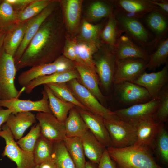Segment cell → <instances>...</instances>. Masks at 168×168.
Segmentation results:
<instances>
[{
  "label": "cell",
  "mask_w": 168,
  "mask_h": 168,
  "mask_svg": "<svg viewBox=\"0 0 168 168\" xmlns=\"http://www.w3.org/2000/svg\"><path fill=\"white\" fill-rule=\"evenodd\" d=\"M58 7L43 23L18 62L17 71L26 67L53 62L62 53L64 23Z\"/></svg>",
  "instance_id": "cell-1"
},
{
  "label": "cell",
  "mask_w": 168,
  "mask_h": 168,
  "mask_svg": "<svg viewBox=\"0 0 168 168\" xmlns=\"http://www.w3.org/2000/svg\"><path fill=\"white\" fill-rule=\"evenodd\" d=\"M116 168H163L153 158L151 152L131 146L124 148H106Z\"/></svg>",
  "instance_id": "cell-2"
},
{
  "label": "cell",
  "mask_w": 168,
  "mask_h": 168,
  "mask_svg": "<svg viewBox=\"0 0 168 168\" xmlns=\"http://www.w3.org/2000/svg\"><path fill=\"white\" fill-rule=\"evenodd\" d=\"M17 71L13 57L7 53L3 47L0 49V99L7 100L19 98L25 87L18 91L14 80Z\"/></svg>",
  "instance_id": "cell-3"
},
{
  "label": "cell",
  "mask_w": 168,
  "mask_h": 168,
  "mask_svg": "<svg viewBox=\"0 0 168 168\" xmlns=\"http://www.w3.org/2000/svg\"><path fill=\"white\" fill-rule=\"evenodd\" d=\"M93 59L99 85L106 92H110L114 86L116 62L113 51L102 43L100 48L94 54Z\"/></svg>",
  "instance_id": "cell-4"
},
{
  "label": "cell",
  "mask_w": 168,
  "mask_h": 168,
  "mask_svg": "<svg viewBox=\"0 0 168 168\" xmlns=\"http://www.w3.org/2000/svg\"><path fill=\"white\" fill-rule=\"evenodd\" d=\"M112 147L124 148L133 146L136 138V128L134 124L121 120L117 118L104 119Z\"/></svg>",
  "instance_id": "cell-5"
},
{
  "label": "cell",
  "mask_w": 168,
  "mask_h": 168,
  "mask_svg": "<svg viewBox=\"0 0 168 168\" xmlns=\"http://www.w3.org/2000/svg\"><path fill=\"white\" fill-rule=\"evenodd\" d=\"M0 137L3 138L6 146L2 153L15 162L16 168H34L37 165L35 162L33 152L26 151L21 148L15 141L8 127L5 124L0 130Z\"/></svg>",
  "instance_id": "cell-6"
},
{
  "label": "cell",
  "mask_w": 168,
  "mask_h": 168,
  "mask_svg": "<svg viewBox=\"0 0 168 168\" xmlns=\"http://www.w3.org/2000/svg\"><path fill=\"white\" fill-rule=\"evenodd\" d=\"M66 83L75 97L87 110L105 119L116 118L113 111L101 104L96 97L77 79H72Z\"/></svg>",
  "instance_id": "cell-7"
},
{
  "label": "cell",
  "mask_w": 168,
  "mask_h": 168,
  "mask_svg": "<svg viewBox=\"0 0 168 168\" xmlns=\"http://www.w3.org/2000/svg\"><path fill=\"white\" fill-rule=\"evenodd\" d=\"M74 62L61 55L53 62L31 67L19 76V84L25 87L30 82L40 77L48 75L58 71L75 69Z\"/></svg>",
  "instance_id": "cell-8"
},
{
  "label": "cell",
  "mask_w": 168,
  "mask_h": 168,
  "mask_svg": "<svg viewBox=\"0 0 168 168\" xmlns=\"http://www.w3.org/2000/svg\"><path fill=\"white\" fill-rule=\"evenodd\" d=\"M114 13L123 33L144 49L151 46L150 35L138 19L116 11Z\"/></svg>",
  "instance_id": "cell-9"
},
{
  "label": "cell",
  "mask_w": 168,
  "mask_h": 168,
  "mask_svg": "<svg viewBox=\"0 0 168 168\" xmlns=\"http://www.w3.org/2000/svg\"><path fill=\"white\" fill-rule=\"evenodd\" d=\"M159 104L158 98L152 99L147 102L134 105L113 112L116 118L135 124L142 120L154 118Z\"/></svg>",
  "instance_id": "cell-10"
},
{
  "label": "cell",
  "mask_w": 168,
  "mask_h": 168,
  "mask_svg": "<svg viewBox=\"0 0 168 168\" xmlns=\"http://www.w3.org/2000/svg\"><path fill=\"white\" fill-rule=\"evenodd\" d=\"M116 99L124 105L131 106L143 103L152 98L143 87L130 82H124L114 85Z\"/></svg>",
  "instance_id": "cell-11"
},
{
  "label": "cell",
  "mask_w": 168,
  "mask_h": 168,
  "mask_svg": "<svg viewBox=\"0 0 168 168\" xmlns=\"http://www.w3.org/2000/svg\"><path fill=\"white\" fill-rule=\"evenodd\" d=\"M59 6L58 0H53L40 13L28 21L23 39L13 57L15 64L21 58L31 40L37 32L43 23Z\"/></svg>",
  "instance_id": "cell-12"
},
{
  "label": "cell",
  "mask_w": 168,
  "mask_h": 168,
  "mask_svg": "<svg viewBox=\"0 0 168 168\" xmlns=\"http://www.w3.org/2000/svg\"><path fill=\"white\" fill-rule=\"evenodd\" d=\"M147 63L146 61L138 58L116 60L114 85L132 82L145 72Z\"/></svg>",
  "instance_id": "cell-13"
},
{
  "label": "cell",
  "mask_w": 168,
  "mask_h": 168,
  "mask_svg": "<svg viewBox=\"0 0 168 168\" xmlns=\"http://www.w3.org/2000/svg\"><path fill=\"white\" fill-rule=\"evenodd\" d=\"M35 117L40 127L41 134L54 143L63 141L66 137L64 123L52 113L38 112Z\"/></svg>",
  "instance_id": "cell-14"
},
{
  "label": "cell",
  "mask_w": 168,
  "mask_h": 168,
  "mask_svg": "<svg viewBox=\"0 0 168 168\" xmlns=\"http://www.w3.org/2000/svg\"><path fill=\"white\" fill-rule=\"evenodd\" d=\"M168 81V62L161 70L149 73L145 72L131 82L146 89L152 99H157Z\"/></svg>",
  "instance_id": "cell-15"
},
{
  "label": "cell",
  "mask_w": 168,
  "mask_h": 168,
  "mask_svg": "<svg viewBox=\"0 0 168 168\" xmlns=\"http://www.w3.org/2000/svg\"><path fill=\"white\" fill-rule=\"evenodd\" d=\"M108 2L115 7V11L137 19L153 11L161 12L151 0H114Z\"/></svg>",
  "instance_id": "cell-16"
},
{
  "label": "cell",
  "mask_w": 168,
  "mask_h": 168,
  "mask_svg": "<svg viewBox=\"0 0 168 168\" xmlns=\"http://www.w3.org/2000/svg\"><path fill=\"white\" fill-rule=\"evenodd\" d=\"M42 94V98L36 101L21 100L19 98L0 100V106L11 110L13 114L31 111L52 113L49 106L48 97L44 90Z\"/></svg>",
  "instance_id": "cell-17"
},
{
  "label": "cell",
  "mask_w": 168,
  "mask_h": 168,
  "mask_svg": "<svg viewBox=\"0 0 168 168\" xmlns=\"http://www.w3.org/2000/svg\"><path fill=\"white\" fill-rule=\"evenodd\" d=\"M134 124L136 128V140L133 145L149 151L153 150L154 142L161 124L153 118L141 121Z\"/></svg>",
  "instance_id": "cell-18"
},
{
  "label": "cell",
  "mask_w": 168,
  "mask_h": 168,
  "mask_svg": "<svg viewBox=\"0 0 168 168\" xmlns=\"http://www.w3.org/2000/svg\"><path fill=\"white\" fill-rule=\"evenodd\" d=\"M88 129L96 138L106 148L112 145L104 118L87 110L75 106Z\"/></svg>",
  "instance_id": "cell-19"
},
{
  "label": "cell",
  "mask_w": 168,
  "mask_h": 168,
  "mask_svg": "<svg viewBox=\"0 0 168 168\" xmlns=\"http://www.w3.org/2000/svg\"><path fill=\"white\" fill-rule=\"evenodd\" d=\"M113 52L116 60L138 58L148 61L150 54L147 49L136 44L126 34L118 39Z\"/></svg>",
  "instance_id": "cell-20"
},
{
  "label": "cell",
  "mask_w": 168,
  "mask_h": 168,
  "mask_svg": "<svg viewBox=\"0 0 168 168\" xmlns=\"http://www.w3.org/2000/svg\"><path fill=\"white\" fill-rule=\"evenodd\" d=\"M74 62L79 76V80H77L104 105L106 98L100 89L99 80L96 70L84 63Z\"/></svg>",
  "instance_id": "cell-21"
},
{
  "label": "cell",
  "mask_w": 168,
  "mask_h": 168,
  "mask_svg": "<svg viewBox=\"0 0 168 168\" xmlns=\"http://www.w3.org/2000/svg\"><path fill=\"white\" fill-rule=\"evenodd\" d=\"M61 7L64 24L70 33L76 32L80 24L83 1L81 0H58Z\"/></svg>",
  "instance_id": "cell-22"
},
{
  "label": "cell",
  "mask_w": 168,
  "mask_h": 168,
  "mask_svg": "<svg viewBox=\"0 0 168 168\" xmlns=\"http://www.w3.org/2000/svg\"><path fill=\"white\" fill-rule=\"evenodd\" d=\"M35 115L31 112L11 113L5 124L9 128L15 139L22 137L26 130L36 122Z\"/></svg>",
  "instance_id": "cell-23"
},
{
  "label": "cell",
  "mask_w": 168,
  "mask_h": 168,
  "mask_svg": "<svg viewBox=\"0 0 168 168\" xmlns=\"http://www.w3.org/2000/svg\"><path fill=\"white\" fill-rule=\"evenodd\" d=\"M79 79V76L75 69L58 71L51 74L39 77L30 82L26 86L25 91L27 94L31 92L37 86L52 83L67 82L74 79Z\"/></svg>",
  "instance_id": "cell-24"
},
{
  "label": "cell",
  "mask_w": 168,
  "mask_h": 168,
  "mask_svg": "<svg viewBox=\"0 0 168 168\" xmlns=\"http://www.w3.org/2000/svg\"><path fill=\"white\" fill-rule=\"evenodd\" d=\"M167 16L157 11L151 12L146 15V24L155 36L151 43L150 46L153 48L156 47L159 42L165 38L168 30Z\"/></svg>",
  "instance_id": "cell-25"
},
{
  "label": "cell",
  "mask_w": 168,
  "mask_h": 168,
  "mask_svg": "<svg viewBox=\"0 0 168 168\" xmlns=\"http://www.w3.org/2000/svg\"><path fill=\"white\" fill-rule=\"evenodd\" d=\"M85 156L91 162L98 164L106 147L88 130L80 138Z\"/></svg>",
  "instance_id": "cell-26"
},
{
  "label": "cell",
  "mask_w": 168,
  "mask_h": 168,
  "mask_svg": "<svg viewBox=\"0 0 168 168\" xmlns=\"http://www.w3.org/2000/svg\"><path fill=\"white\" fill-rule=\"evenodd\" d=\"M27 21L17 23L6 32L3 47L13 57L23 39Z\"/></svg>",
  "instance_id": "cell-27"
},
{
  "label": "cell",
  "mask_w": 168,
  "mask_h": 168,
  "mask_svg": "<svg viewBox=\"0 0 168 168\" xmlns=\"http://www.w3.org/2000/svg\"><path fill=\"white\" fill-rule=\"evenodd\" d=\"M123 33L114 13L108 18L107 23L100 34V40L102 44L106 45L113 51Z\"/></svg>",
  "instance_id": "cell-28"
},
{
  "label": "cell",
  "mask_w": 168,
  "mask_h": 168,
  "mask_svg": "<svg viewBox=\"0 0 168 168\" xmlns=\"http://www.w3.org/2000/svg\"><path fill=\"white\" fill-rule=\"evenodd\" d=\"M66 137L80 138L88 130L75 106L69 111L64 122Z\"/></svg>",
  "instance_id": "cell-29"
},
{
  "label": "cell",
  "mask_w": 168,
  "mask_h": 168,
  "mask_svg": "<svg viewBox=\"0 0 168 168\" xmlns=\"http://www.w3.org/2000/svg\"><path fill=\"white\" fill-rule=\"evenodd\" d=\"M44 90L48 97L49 106L52 113L59 121L64 123L69 111L75 106L57 97L47 85H44Z\"/></svg>",
  "instance_id": "cell-30"
},
{
  "label": "cell",
  "mask_w": 168,
  "mask_h": 168,
  "mask_svg": "<svg viewBox=\"0 0 168 168\" xmlns=\"http://www.w3.org/2000/svg\"><path fill=\"white\" fill-rule=\"evenodd\" d=\"M103 25L102 22L94 24L83 19L76 39L93 44L99 49L102 44L100 34Z\"/></svg>",
  "instance_id": "cell-31"
},
{
  "label": "cell",
  "mask_w": 168,
  "mask_h": 168,
  "mask_svg": "<svg viewBox=\"0 0 168 168\" xmlns=\"http://www.w3.org/2000/svg\"><path fill=\"white\" fill-rule=\"evenodd\" d=\"M113 6L108 1L96 0L93 2L87 8L86 12V20L96 22L108 18L113 14Z\"/></svg>",
  "instance_id": "cell-32"
},
{
  "label": "cell",
  "mask_w": 168,
  "mask_h": 168,
  "mask_svg": "<svg viewBox=\"0 0 168 168\" xmlns=\"http://www.w3.org/2000/svg\"><path fill=\"white\" fill-rule=\"evenodd\" d=\"M63 141L76 168H85L86 161L80 138L66 137Z\"/></svg>",
  "instance_id": "cell-33"
},
{
  "label": "cell",
  "mask_w": 168,
  "mask_h": 168,
  "mask_svg": "<svg viewBox=\"0 0 168 168\" xmlns=\"http://www.w3.org/2000/svg\"><path fill=\"white\" fill-rule=\"evenodd\" d=\"M54 145V143L47 139L41 134L33 152L36 165H40L52 159Z\"/></svg>",
  "instance_id": "cell-34"
},
{
  "label": "cell",
  "mask_w": 168,
  "mask_h": 168,
  "mask_svg": "<svg viewBox=\"0 0 168 168\" xmlns=\"http://www.w3.org/2000/svg\"><path fill=\"white\" fill-rule=\"evenodd\" d=\"M157 46L155 51L150 54L149 60L147 64V69L150 70H155L168 62V38L161 40Z\"/></svg>",
  "instance_id": "cell-35"
},
{
  "label": "cell",
  "mask_w": 168,
  "mask_h": 168,
  "mask_svg": "<svg viewBox=\"0 0 168 168\" xmlns=\"http://www.w3.org/2000/svg\"><path fill=\"white\" fill-rule=\"evenodd\" d=\"M163 163L168 162V133L164 124H160L152 150Z\"/></svg>",
  "instance_id": "cell-36"
},
{
  "label": "cell",
  "mask_w": 168,
  "mask_h": 168,
  "mask_svg": "<svg viewBox=\"0 0 168 168\" xmlns=\"http://www.w3.org/2000/svg\"><path fill=\"white\" fill-rule=\"evenodd\" d=\"M52 159L56 168H76L63 141L54 143Z\"/></svg>",
  "instance_id": "cell-37"
},
{
  "label": "cell",
  "mask_w": 168,
  "mask_h": 168,
  "mask_svg": "<svg viewBox=\"0 0 168 168\" xmlns=\"http://www.w3.org/2000/svg\"><path fill=\"white\" fill-rule=\"evenodd\" d=\"M46 85L54 95L60 99L72 103L75 106L87 110L75 97L66 82L49 83Z\"/></svg>",
  "instance_id": "cell-38"
},
{
  "label": "cell",
  "mask_w": 168,
  "mask_h": 168,
  "mask_svg": "<svg viewBox=\"0 0 168 168\" xmlns=\"http://www.w3.org/2000/svg\"><path fill=\"white\" fill-rule=\"evenodd\" d=\"M53 0H35L23 10L17 14V23L26 22L37 16Z\"/></svg>",
  "instance_id": "cell-39"
},
{
  "label": "cell",
  "mask_w": 168,
  "mask_h": 168,
  "mask_svg": "<svg viewBox=\"0 0 168 168\" xmlns=\"http://www.w3.org/2000/svg\"><path fill=\"white\" fill-rule=\"evenodd\" d=\"M17 23V14L5 0L0 4V28L7 32Z\"/></svg>",
  "instance_id": "cell-40"
},
{
  "label": "cell",
  "mask_w": 168,
  "mask_h": 168,
  "mask_svg": "<svg viewBox=\"0 0 168 168\" xmlns=\"http://www.w3.org/2000/svg\"><path fill=\"white\" fill-rule=\"evenodd\" d=\"M76 39L78 56L82 63L96 70L93 56L99 48L93 44Z\"/></svg>",
  "instance_id": "cell-41"
},
{
  "label": "cell",
  "mask_w": 168,
  "mask_h": 168,
  "mask_svg": "<svg viewBox=\"0 0 168 168\" xmlns=\"http://www.w3.org/2000/svg\"><path fill=\"white\" fill-rule=\"evenodd\" d=\"M159 104L154 119L159 124H164L168 119V86L166 84L161 89L158 97Z\"/></svg>",
  "instance_id": "cell-42"
},
{
  "label": "cell",
  "mask_w": 168,
  "mask_h": 168,
  "mask_svg": "<svg viewBox=\"0 0 168 168\" xmlns=\"http://www.w3.org/2000/svg\"><path fill=\"white\" fill-rule=\"evenodd\" d=\"M40 134V127L38 123L32 127L27 134L18 140L16 143L23 150L33 152L35 144Z\"/></svg>",
  "instance_id": "cell-43"
},
{
  "label": "cell",
  "mask_w": 168,
  "mask_h": 168,
  "mask_svg": "<svg viewBox=\"0 0 168 168\" xmlns=\"http://www.w3.org/2000/svg\"><path fill=\"white\" fill-rule=\"evenodd\" d=\"M62 53L63 56L73 62L82 63L78 56L76 39L65 37Z\"/></svg>",
  "instance_id": "cell-44"
},
{
  "label": "cell",
  "mask_w": 168,
  "mask_h": 168,
  "mask_svg": "<svg viewBox=\"0 0 168 168\" xmlns=\"http://www.w3.org/2000/svg\"><path fill=\"white\" fill-rule=\"evenodd\" d=\"M17 14L23 10L35 0H5Z\"/></svg>",
  "instance_id": "cell-45"
},
{
  "label": "cell",
  "mask_w": 168,
  "mask_h": 168,
  "mask_svg": "<svg viewBox=\"0 0 168 168\" xmlns=\"http://www.w3.org/2000/svg\"><path fill=\"white\" fill-rule=\"evenodd\" d=\"M98 165V168H116V164L110 156L107 149L104 152Z\"/></svg>",
  "instance_id": "cell-46"
},
{
  "label": "cell",
  "mask_w": 168,
  "mask_h": 168,
  "mask_svg": "<svg viewBox=\"0 0 168 168\" xmlns=\"http://www.w3.org/2000/svg\"><path fill=\"white\" fill-rule=\"evenodd\" d=\"M151 2L156 6L160 11L163 14L167 16L168 15V0H151Z\"/></svg>",
  "instance_id": "cell-47"
},
{
  "label": "cell",
  "mask_w": 168,
  "mask_h": 168,
  "mask_svg": "<svg viewBox=\"0 0 168 168\" xmlns=\"http://www.w3.org/2000/svg\"><path fill=\"white\" fill-rule=\"evenodd\" d=\"M12 111L9 109H4L0 106V130L2 124L6 122Z\"/></svg>",
  "instance_id": "cell-48"
},
{
  "label": "cell",
  "mask_w": 168,
  "mask_h": 168,
  "mask_svg": "<svg viewBox=\"0 0 168 168\" xmlns=\"http://www.w3.org/2000/svg\"><path fill=\"white\" fill-rule=\"evenodd\" d=\"M39 168H56L54 163L51 160L43 162L39 165Z\"/></svg>",
  "instance_id": "cell-49"
},
{
  "label": "cell",
  "mask_w": 168,
  "mask_h": 168,
  "mask_svg": "<svg viewBox=\"0 0 168 168\" xmlns=\"http://www.w3.org/2000/svg\"><path fill=\"white\" fill-rule=\"evenodd\" d=\"M6 32L0 28V49L3 47Z\"/></svg>",
  "instance_id": "cell-50"
},
{
  "label": "cell",
  "mask_w": 168,
  "mask_h": 168,
  "mask_svg": "<svg viewBox=\"0 0 168 168\" xmlns=\"http://www.w3.org/2000/svg\"><path fill=\"white\" fill-rule=\"evenodd\" d=\"M85 168H98L96 164L89 161H86Z\"/></svg>",
  "instance_id": "cell-51"
},
{
  "label": "cell",
  "mask_w": 168,
  "mask_h": 168,
  "mask_svg": "<svg viewBox=\"0 0 168 168\" xmlns=\"http://www.w3.org/2000/svg\"><path fill=\"white\" fill-rule=\"evenodd\" d=\"M34 168H39V165H37Z\"/></svg>",
  "instance_id": "cell-52"
},
{
  "label": "cell",
  "mask_w": 168,
  "mask_h": 168,
  "mask_svg": "<svg viewBox=\"0 0 168 168\" xmlns=\"http://www.w3.org/2000/svg\"><path fill=\"white\" fill-rule=\"evenodd\" d=\"M3 1V0H0V4H1Z\"/></svg>",
  "instance_id": "cell-53"
},
{
  "label": "cell",
  "mask_w": 168,
  "mask_h": 168,
  "mask_svg": "<svg viewBox=\"0 0 168 168\" xmlns=\"http://www.w3.org/2000/svg\"></svg>",
  "instance_id": "cell-54"
}]
</instances>
